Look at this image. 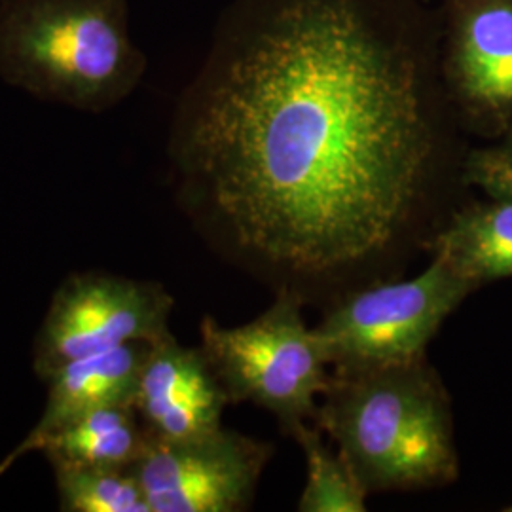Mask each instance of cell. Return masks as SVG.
<instances>
[{
    "instance_id": "obj_3",
    "label": "cell",
    "mask_w": 512,
    "mask_h": 512,
    "mask_svg": "<svg viewBox=\"0 0 512 512\" xmlns=\"http://www.w3.org/2000/svg\"><path fill=\"white\" fill-rule=\"evenodd\" d=\"M147 67L128 0L0 2V78L40 101L105 112L137 90Z\"/></svg>"
},
{
    "instance_id": "obj_2",
    "label": "cell",
    "mask_w": 512,
    "mask_h": 512,
    "mask_svg": "<svg viewBox=\"0 0 512 512\" xmlns=\"http://www.w3.org/2000/svg\"><path fill=\"white\" fill-rule=\"evenodd\" d=\"M313 418L366 492L435 488L458 478L450 401L425 361L336 374Z\"/></svg>"
},
{
    "instance_id": "obj_4",
    "label": "cell",
    "mask_w": 512,
    "mask_h": 512,
    "mask_svg": "<svg viewBox=\"0 0 512 512\" xmlns=\"http://www.w3.org/2000/svg\"><path fill=\"white\" fill-rule=\"evenodd\" d=\"M200 334L230 403L262 406L285 427L315 416V399L325 395L330 378L294 294H281L270 310L241 327L226 329L207 315Z\"/></svg>"
},
{
    "instance_id": "obj_9",
    "label": "cell",
    "mask_w": 512,
    "mask_h": 512,
    "mask_svg": "<svg viewBox=\"0 0 512 512\" xmlns=\"http://www.w3.org/2000/svg\"><path fill=\"white\" fill-rule=\"evenodd\" d=\"M230 403L202 348L181 346L173 334L152 342L133 406L150 437L198 439L222 427Z\"/></svg>"
},
{
    "instance_id": "obj_1",
    "label": "cell",
    "mask_w": 512,
    "mask_h": 512,
    "mask_svg": "<svg viewBox=\"0 0 512 512\" xmlns=\"http://www.w3.org/2000/svg\"><path fill=\"white\" fill-rule=\"evenodd\" d=\"M429 0H236L179 103L186 205L238 253L329 274L385 249L439 152Z\"/></svg>"
},
{
    "instance_id": "obj_5",
    "label": "cell",
    "mask_w": 512,
    "mask_h": 512,
    "mask_svg": "<svg viewBox=\"0 0 512 512\" xmlns=\"http://www.w3.org/2000/svg\"><path fill=\"white\" fill-rule=\"evenodd\" d=\"M473 291L435 256L418 277L351 296L330 311L313 336L338 374L416 365L444 319Z\"/></svg>"
},
{
    "instance_id": "obj_7",
    "label": "cell",
    "mask_w": 512,
    "mask_h": 512,
    "mask_svg": "<svg viewBox=\"0 0 512 512\" xmlns=\"http://www.w3.org/2000/svg\"><path fill=\"white\" fill-rule=\"evenodd\" d=\"M268 458L264 442L220 427L198 439L150 437L131 471L150 512H236L249 507Z\"/></svg>"
},
{
    "instance_id": "obj_14",
    "label": "cell",
    "mask_w": 512,
    "mask_h": 512,
    "mask_svg": "<svg viewBox=\"0 0 512 512\" xmlns=\"http://www.w3.org/2000/svg\"><path fill=\"white\" fill-rule=\"evenodd\" d=\"M287 429L306 456L308 480L298 501V511H366L368 492L346 458L332 454L323 444L319 431L308 427L304 420L294 421Z\"/></svg>"
},
{
    "instance_id": "obj_11",
    "label": "cell",
    "mask_w": 512,
    "mask_h": 512,
    "mask_svg": "<svg viewBox=\"0 0 512 512\" xmlns=\"http://www.w3.org/2000/svg\"><path fill=\"white\" fill-rule=\"evenodd\" d=\"M475 289L512 277V200L494 198L458 211L431 245Z\"/></svg>"
},
{
    "instance_id": "obj_16",
    "label": "cell",
    "mask_w": 512,
    "mask_h": 512,
    "mask_svg": "<svg viewBox=\"0 0 512 512\" xmlns=\"http://www.w3.org/2000/svg\"><path fill=\"white\" fill-rule=\"evenodd\" d=\"M0 2H2V0H0Z\"/></svg>"
},
{
    "instance_id": "obj_12",
    "label": "cell",
    "mask_w": 512,
    "mask_h": 512,
    "mask_svg": "<svg viewBox=\"0 0 512 512\" xmlns=\"http://www.w3.org/2000/svg\"><path fill=\"white\" fill-rule=\"evenodd\" d=\"M150 433L133 404L97 408L50 435L38 448L48 461L131 469L147 448Z\"/></svg>"
},
{
    "instance_id": "obj_15",
    "label": "cell",
    "mask_w": 512,
    "mask_h": 512,
    "mask_svg": "<svg viewBox=\"0 0 512 512\" xmlns=\"http://www.w3.org/2000/svg\"><path fill=\"white\" fill-rule=\"evenodd\" d=\"M465 181L482 188L488 196L512 200V141L469 154Z\"/></svg>"
},
{
    "instance_id": "obj_8",
    "label": "cell",
    "mask_w": 512,
    "mask_h": 512,
    "mask_svg": "<svg viewBox=\"0 0 512 512\" xmlns=\"http://www.w3.org/2000/svg\"><path fill=\"white\" fill-rule=\"evenodd\" d=\"M442 71L478 126L512 129V0H452Z\"/></svg>"
},
{
    "instance_id": "obj_6",
    "label": "cell",
    "mask_w": 512,
    "mask_h": 512,
    "mask_svg": "<svg viewBox=\"0 0 512 512\" xmlns=\"http://www.w3.org/2000/svg\"><path fill=\"white\" fill-rule=\"evenodd\" d=\"M173 298L160 283L109 272H76L55 291L33 346L44 382L59 366L169 332Z\"/></svg>"
},
{
    "instance_id": "obj_10",
    "label": "cell",
    "mask_w": 512,
    "mask_h": 512,
    "mask_svg": "<svg viewBox=\"0 0 512 512\" xmlns=\"http://www.w3.org/2000/svg\"><path fill=\"white\" fill-rule=\"evenodd\" d=\"M148 346V342H135L76 359L52 372L42 382L48 395L40 418L29 435L0 461V476L29 452H38L44 440L78 418L103 406L133 404Z\"/></svg>"
},
{
    "instance_id": "obj_13",
    "label": "cell",
    "mask_w": 512,
    "mask_h": 512,
    "mask_svg": "<svg viewBox=\"0 0 512 512\" xmlns=\"http://www.w3.org/2000/svg\"><path fill=\"white\" fill-rule=\"evenodd\" d=\"M61 512H150L131 469H110L73 461H48Z\"/></svg>"
}]
</instances>
